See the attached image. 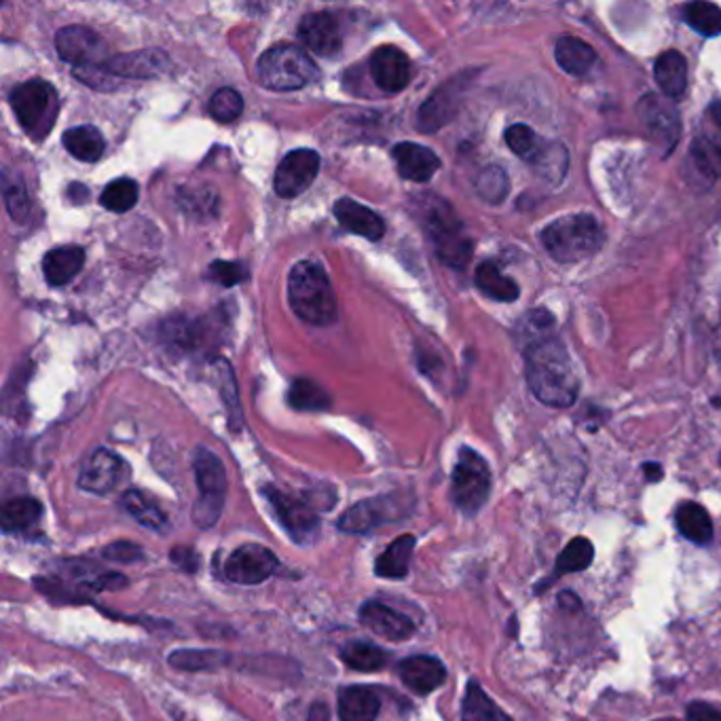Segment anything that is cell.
<instances>
[{"label": "cell", "mask_w": 721, "mask_h": 721, "mask_svg": "<svg viewBox=\"0 0 721 721\" xmlns=\"http://www.w3.org/2000/svg\"><path fill=\"white\" fill-rule=\"evenodd\" d=\"M461 721H512V718L495 705L476 680H470L461 705Z\"/></svg>", "instance_id": "836d02e7"}, {"label": "cell", "mask_w": 721, "mask_h": 721, "mask_svg": "<svg viewBox=\"0 0 721 721\" xmlns=\"http://www.w3.org/2000/svg\"><path fill=\"white\" fill-rule=\"evenodd\" d=\"M637 113L646 127L647 136L664 151H673L682 136V119L678 107L671 100L651 94L642 98Z\"/></svg>", "instance_id": "4fadbf2b"}, {"label": "cell", "mask_w": 721, "mask_h": 721, "mask_svg": "<svg viewBox=\"0 0 721 721\" xmlns=\"http://www.w3.org/2000/svg\"><path fill=\"white\" fill-rule=\"evenodd\" d=\"M107 71L123 78H152L167 71V58L159 51L123 53L107 62Z\"/></svg>", "instance_id": "cb8c5ba5"}, {"label": "cell", "mask_w": 721, "mask_h": 721, "mask_svg": "<svg viewBox=\"0 0 721 721\" xmlns=\"http://www.w3.org/2000/svg\"><path fill=\"white\" fill-rule=\"evenodd\" d=\"M85 265V250L80 246H60L45 254L42 273L49 286H66Z\"/></svg>", "instance_id": "d4e9b609"}, {"label": "cell", "mask_w": 721, "mask_h": 721, "mask_svg": "<svg viewBox=\"0 0 721 721\" xmlns=\"http://www.w3.org/2000/svg\"><path fill=\"white\" fill-rule=\"evenodd\" d=\"M127 577L116 571L100 570L87 559H62L53 575L35 577V588L53 604H83L98 593L116 591Z\"/></svg>", "instance_id": "7a4b0ae2"}, {"label": "cell", "mask_w": 721, "mask_h": 721, "mask_svg": "<svg viewBox=\"0 0 721 721\" xmlns=\"http://www.w3.org/2000/svg\"><path fill=\"white\" fill-rule=\"evenodd\" d=\"M341 660L345 667L360 673H375L387 664V656L381 647L369 642H349L341 647Z\"/></svg>", "instance_id": "74e56055"}, {"label": "cell", "mask_w": 721, "mask_h": 721, "mask_svg": "<svg viewBox=\"0 0 721 721\" xmlns=\"http://www.w3.org/2000/svg\"><path fill=\"white\" fill-rule=\"evenodd\" d=\"M58 55L64 62H71L75 69L85 66H107V45L91 28L69 26L62 28L55 37Z\"/></svg>", "instance_id": "5bb4252c"}, {"label": "cell", "mask_w": 721, "mask_h": 721, "mask_svg": "<svg viewBox=\"0 0 721 721\" xmlns=\"http://www.w3.org/2000/svg\"><path fill=\"white\" fill-rule=\"evenodd\" d=\"M20 125L33 140H45L60 113V98L49 80L30 78L17 85L9 98Z\"/></svg>", "instance_id": "ba28073f"}, {"label": "cell", "mask_w": 721, "mask_h": 721, "mask_svg": "<svg viewBox=\"0 0 721 721\" xmlns=\"http://www.w3.org/2000/svg\"><path fill=\"white\" fill-rule=\"evenodd\" d=\"M508 190H510V181H508V174L504 172V167L499 165H489L485 167L478 178H476V192L483 201L492 203V206H497L501 203L506 197H508Z\"/></svg>", "instance_id": "ee69618b"}, {"label": "cell", "mask_w": 721, "mask_h": 721, "mask_svg": "<svg viewBox=\"0 0 721 721\" xmlns=\"http://www.w3.org/2000/svg\"><path fill=\"white\" fill-rule=\"evenodd\" d=\"M687 720L685 721H721V711L716 709L713 705L709 703H703V700H696L687 707L685 711Z\"/></svg>", "instance_id": "11a10c76"}, {"label": "cell", "mask_w": 721, "mask_h": 721, "mask_svg": "<svg viewBox=\"0 0 721 721\" xmlns=\"http://www.w3.org/2000/svg\"><path fill=\"white\" fill-rule=\"evenodd\" d=\"M595 559V548H593V542L586 539V537H573L570 544L563 548V552L559 555L557 563H555V570L550 573V577L542 580L535 588L537 595H542L548 586H552L559 577H563L565 573H575V571H584L591 568Z\"/></svg>", "instance_id": "4316f807"}, {"label": "cell", "mask_w": 721, "mask_h": 721, "mask_svg": "<svg viewBox=\"0 0 721 721\" xmlns=\"http://www.w3.org/2000/svg\"><path fill=\"white\" fill-rule=\"evenodd\" d=\"M337 698L341 721H375L380 716V696L366 685H347Z\"/></svg>", "instance_id": "484cf974"}, {"label": "cell", "mask_w": 721, "mask_h": 721, "mask_svg": "<svg viewBox=\"0 0 721 721\" xmlns=\"http://www.w3.org/2000/svg\"><path fill=\"white\" fill-rule=\"evenodd\" d=\"M692 159L696 163V167L711 176V178H720L721 176V142L718 138H711L709 134H700L694 142H692Z\"/></svg>", "instance_id": "b9f144b4"}, {"label": "cell", "mask_w": 721, "mask_h": 721, "mask_svg": "<svg viewBox=\"0 0 721 721\" xmlns=\"http://www.w3.org/2000/svg\"><path fill=\"white\" fill-rule=\"evenodd\" d=\"M320 154L309 149L288 152L275 170V192L284 199L299 197L320 174Z\"/></svg>", "instance_id": "9a60e30c"}, {"label": "cell", "mask_w": 721, "mask_h": 721, "mask_svg": "<svg viewBox=\"0 0 721 721\" xmlns=\"http://www.w3.org/2000/svg\"><path fill=\"white\" fill-rule=\"evenodd\" d=\"M604 241V227L591 214H570L542 231V246L559 263L584 261L599 252Z\"/></svg>", "instance_id": "5b68a950"}, {"label": "cell", "mask_w": 721, "mask_h": 721, "mask_svg": "<svg viewBox=\"0 0 721 721\" xmlns=\"http://www.w3.org/2000/svg\"><path fill=\"white\" fill-rule=\"evenodd\" d=\"M552 328H555V318H552L546 309H535V311H530V313L521 320V333H519V339H521L523 349L530 347L533 343L546 339V337H552Z\"/></svg>", "instance_id": "bcb514c9"}, {"label": "cell", "mask_w": 721, "mask_h": 721, "mask_svg": "<svg viewBox=\"0 0 721 721\" xmlns=\"http://www.w3.org/2000/svg\"><path fill=\"white\" fill-rule=\"evenodd\" d=\"M304 721H331V709L326 707V703L318 700L309 707V713H307V720Z\"/></svg>", "instance_id": "9f6ffc18"}, {"label": "cell", "mask_w": 721, "mask_h": 721, "mask_svg": "<svg viewBox=\"0 0 721 721\" xmlns=\"http://www.w3.org/2000/svg\"><path fill=\"white\" fill-rule=\"evenodd\" d=\"M73 71H75V76L78 80H83L85 85H89L94 89L109 91V89H113V83H116L114 80L116 76L111 75L107 71V66H85V69H73Z\"/></svg>", "instance_id": "f5cc1de1"}, {"label": "cell", "mask_w": 721, "mask_h": 721, "mask_svg": "<svg viewBox=\"0 0 721 721\" xmlns=\"http://www.w3.org/2000/svg\"><path fill=\"white\" fill-rule=\"evenodd\" d=\"M402 514L405 512L398 508L396 497H375V499H364L351 506L349 510H345L337 527L349 535H364L385 523L398 521Z\"/></svg>", "instance_id": "2e32d148"}, {"label": "cell", "mask_w": 721, "mask_h": 721, "mask_svg": "<svg viewBox=\"0 0 721 721\" xmlns=\"http://www.w3.org/2000/svg\"><path fill=\"white\" fill-rule=\"evenodd\" d=\"M506 145L517 157H521L523 161H527L532 165L539 159V154L546 147V142L533 132L532 127L523 125V123H517L506 129Z\"/></svg>", "instance_id": "f35d334b"}, {"label": "cell", "mask_w": 721, "mask_h": 721, "mask_svg": "<svg viewBox=\"0 0 721 721\" xmlns=\"http://www.w3.org/2000/svg\"><path fill=\"white\" fill-rule=\"evenodd\" d=\"M654 721H678L675 718H660V720H654Z\"/></svg>", "instance_id": "91938a15"}, {"label": "cell", "mask_w": 721, "mask_h": 721, "mask_svg": "<svg viewBox=\"0 0 721 721\" xmlns=\"http://www.w3.org/2000/svg\"><path fill=\"white\" fill-rule=\"evenodd\" d=\"M102 557L107 561L121 563V565L123 563H136V561L142 559V548L138 544H134V542L121 539V542H113L107 548H102Z\"/></svg>", "instance_id": "f907efd6"}, {"label": "cell", "mask_w": 721, "mask_h": 721, "mask_svg": "<svg viewBox=\"0 0 721 721\" xmlns=\"http://www.w3.org/2000/svg\"><path fill=\"white\" fill-rule=\"evenodd\" d=\"M121 506L132 519H136L147 530L163 532L165 525H167V519H165L163 510L152 501L149 495H145L142 492H136V489L125 492L121 497Z\"/></svg>", "instance_id": "d590c367"}, {"label": "cell", "mask_w": 721, "mask_h": 721, "mask_svg": "<svg viewBox=\"0 0 721 721\" xmlns=\"http://www.w3.org/2000/svg\"><path fill=\"white\" fill-rule=\"evenodd\" d=\"M335 216L343 227L369 241H380L385 235V223L377 212L362 206L360 201L343 197L335 203Z\"/></svg>", "instance_id": "603a6c76"}, {"label": "cell", "mask_w": 721, "mask_h": 721, "mask_svg": "<svg viewBox=\"0 0 721 721\" xmlns=\"http://www.w3.org/2000/svg\"><path fill=\"white\" fill-rule=\"evenodd\" d=\"M288 301L297 318L311 326H328L337 318V299L328 273L315 261H299L288 275Z\"/></svg>", "instance_id": "3957f363"}, {"label": "cell", "mask_w": 721, "mask_h": 721, "mask_svg": "<svg viewBox=\"0 0 721 721\" xmlns=\"http://www.w3.org/2000/svg\"><path fill=\"white\" fill-rule=\"evenodd\" d=\"M525 366L530 389L542 405L565 409L577 400L580 381L565 345L555 335L525 347Z\"/></svg>", "instance_id": "6da1fadb"}, {"label": "cell", "mask_w": 721, "mask_h": 721, "mask_svg": "<svg viewBox=\"0 0 721 721\" xmlns=\"http://www.w3.org/2000/svg\"><path fill=\"white\" fill-rule=\"evenodd\" d=\"M709 114L713 116V121L721 127V102H713L711 109H709Z\"/></svg>", "instance_id": "680465c9"}, {"label": "cell", "mask_w": 721, "mask_h": 721, "mask_svg": "<svg viewBox=\"0 0 721 721\" xmlns=\"http://www.w3.org/2000/svg\"><path fill=\"white\" fill-rule=\"evenodd\" d=\"M221 369H223V398H225V405H227L228 418L233 421V430L235 425L239 427L241 425V409H239V396H237V389H235V380H233V373H231V366H228L225 360L219 362Z\"/></svg>", "instance_id": "681fc988"}, {"label": "cell", "mask_w": 721, "mask_h": 721, "mask_svg": "<svg viewBox=\"0 0 721 721\" xmlns=\"http://www.w3.org/2000/svg\"><path fill=\"white\" fill-rule=\"evenodd\" d=\"M227 654L216 651V649H176L167 662L178 669V671H189V673H197V671H216L221 667L227 664Z\"/></svg>", "instance_id": "8d00e7d4"}, {"label": "cell", "mask_w": 721, "mask_h": 721, "mask_svg": "<svg viewBox=\"0 0 721 721\" xmlns=\"http://www.w3.org/2000/svg\"><path fill=\"white\" fill-rule=\"evenodd\" d=\"M398 675L409 689L425 696L445 684L447 669L434 656H411L398 664Z\"/></svg>", "instance_id": "7402d4cb"}, {"label": "cell", "mask_w": 721, "mask_h": 721, "mask_svg": "<svg viewBox=\"0 0 721 721\" xmlns=\"http://www.w3.org/2000/svg\"><path fill=\"white\" fill-rule=\"evenodd\" d=\"M121 470H123V463L113 451L96 449L91 456L85 459V463L80 468L78 487L87 494H111L121 483Z\"/></svg>", "instance_id": "ac0fdd59"}, {"label": "cell", "mask_w": 721, "mask_h": 721, "mask_svg": "<svg viewBox=\"0 0 721 721\" xmlns=\"http://www.w3.org/2000/svg\"><path fill=\"white\" fill-rule=\"evenodd\" d=\"M568 163H570V157H568V151L557 145V142H546L544 151L539 154V159L533 163L537 167V172L546 178V181H552V183H561L565 172H568Z\"/></svg>", "instance_id": "f6af8a7d"}, {"label": "cell", "mask_w": 721, "mask_h": 721, "mask_svg": "<svg viewBox=\"0 0 721 721\" xmlns=\"http://www.w3.org/2000/svg\"><path fill=\"white\" fill-rule=\"evenodd\" d=\"M555 58H557V64L568 75L573 76L586 75L597 62L595 49L588 42L575 37L559 38L557 47H555Z\"/></svg>", "instance_id": "f546056e"}, {"label": "cell", "mask_w": 721, "mask_h": 721, "mask_svg": "<svg viewBox=\"0 0 721 721\" xmlns=\"http://www.w3.org/2000/svg\"><path fill=\"white\" fill-rule=\"evenodd\" d=\"M257 78L271 91H297L320 78V71L303 47L277 42L257 62Z\"/></svg>", "instance_id": "8992f818"}, {"label": "cell", "mask_w": 721, "mask_h": 721, "mask_svg": "<svg viewBox=\"0 0 721 721\" xmlns=\"http://www.w3.org/2000/svg\"><path fill=\"white\" fill-rule=\"evenodd\" d=\"M279 568L277 557L263 544H241L225 561V577L233 584L257 586L269 580Z\"/></svg>", "instance_id": "8fae6325"}, {"label": "cell", "mask_w": 721, "mask_h": 721, "mask_svg": "<svg viewBox=\"0 0 721 721\" xmlns=\"http://www.w3.org/2000/svg\"><path fill=\"white\" fill-rule=\"evenodd\" d=\"M476 73H461L456 78H451L449 83H445L443 87H438L427 100L425 104L419 109L418 127L421 132H438L440 127H445L449 121H453V116L459 113L465 89L470 87V80Z\"/></svg>", "instance_id": "7c38bea8"}, {"label": "cell", "mask_w": 721, "mask_h": 721, "mask_svg": "<svg viewBox=\"0 0 721 721\" xmlns=\"http://www.w3.org/2000/svg\"><path fill=\"white\" fill-rule=\"evenodd\" d=\"M138 197H140V190L132 178H119L104 189L102 197H100V203L109 212L123 214V212H129L138 203Z\"/></svg>", "instance_id": "7bdbcfd3"}, {"label": "cell", "mask_w": 721, "mask_h": 721, "mask_svg": "<svg viewBox=\"0 0 721 721\" xmlns=\"http://www.w3.org/2000/svg\"><path fill=\"white\" fill-rule=\"evenodd\" d=\"M476 286L483 295H487L489 299L499 301V303H514L521 295L519 286L499 271V266L487 261L476 269Z\"/></svg>", "instance_id": "e575fe53"}, {"label": "cell", "mask_w": 721, "mask_h": 721, "mask_svg": "<svg viewBox=\"0 0 721 721\" xmlns=\"http://www.w3.org/2000/svg\"><path fill=\"white\" fill-rule=\"evenodd\" d=\"M62 142H64L66 151L85 163H96L107 149L102 132L94 125H78V127L66 129Z\"/></svg>", "instance_id": "1f68e13d"}, {"label": "cell", "mask_w": 721, "mask_h": 721, "mask_svg": "<svg viewBox=\"0 0 721 721\" xmlns=\"http://www.w3.org/2000/svg\"><path fill=\"white\" fill-rule=\"evenodd\" d=\"M299 38L307 51L320 58H335L341 51V26L328 11L304 15L299 24Z\"/></svg>", "instance_id": "e0dca14e"}, {"label": "cell", "mask_w": 721, "mask_h": 721, "mask_svg": "<svg viewBox=\"0 0 721 721\" xmlns=\"http://www.w3.org/2000/svg\"><path fill=\"white\" fill-rule=\"evenodd\" d=\"M210 279H214L216 284L225 286V288H231V286H237L241 284L246 277H248V271L246 266L241 263H228V261H216L210 265V271H208Z\"/></svg>", "instance_id": "c3c4849f"}, {"label": "cell", "mask_w": 721, "mask_h": 721, "mask_svg": "<svg viewBox=\"0 0 721 721\" xmlns=\"http://www.w3.org/2000/svg\"><path fill=\"white\" fill-rule=\"evenodd\" d=\"M394 161L398 165V172L402 178L425 185L434 178V174L440 170V159L438 154L421 147L415 142H400L394 147Z\"/></svg>", "instance_id": "44dd1931"}, {"label": "cell", "mask_w": 721, "mask_h": 721, "mask_svg": "<svg viewBox=\"0 0 721 721\" xmlns=\"http://www.w3.org/2000/svg\"><path fill=\"white\" fill-rule=\"evenodd\" d=\"M197 501L192 506V521L199 530H210L219 523L227 499V472L219 457L199 447L192 457Z\"/></svg>", "instance_id": "52a82bcc"}, {"label": "cell", "mask_w": 721, "mask_h": 721, "mask_svg": "<svg viewBox=\"0 0 721 721\" xmlns=\"http://www.w3.org/2000/svg\"><path fill=\"white\" fill-rule=\"evenodd\" d=\"M4 199H7V208H9V214L13 216V221L22 223L30 212V199L26 195L24 185H9L4 189Z\"/></svg>", "instance_id": "816d5d0a"}, {"label": "cell", "mask_w": 721, "mask_h": 721, "mask_svg": "<svg viewBox=\"0 0 721 721\" xmlns=\"http://www.w3.org/2000/svg\"><path fill=\"white\" fill-rule=\"evenodd\" d=\"M654 76L662 94L671 98H682L687 87V62L680 51L662 53L654 64Z\"/></svg>", "instance_id": "f1b7e54d"}, {"label": "cell", "mask_w": 721, "mask_h": 721, "mask_svg": "<svg viewBox=\"0 0 721 721\" xmlns=\"http://www.w3.org/2000/svg\"><path fill=\"white\" fill-rule=\"evenodd\" d=\"M371 75L375 85L387 91V94H398L407 89L411 83V60L405 51L398 47H380L373 58H371Z\"/></svg>", "instance_id": "d6986e66"}, {"label": "cell", "mask_w": 721, "mask_h": 721, "mask_svg": "<svg viewBox=\"0 0 721 721\" xmlns=\"http://www.w3.org/2000/svg\"><path fill=\"white\" fill-rule=\"evenodd\" d=\"M360 622L369 631H373L375 635L389 639V642H405V639L413 637V633L418 629L409 616H405L381 601H366L360 608Z\"/></svg>", "instance_id": "ffe728a7"}, {"label": "cell", "mask_w": 721, "mask_h": 721, "mask_svg": "<svg viewBox=\"0 0 721 721\" xmlns=\"http://www.w3.org/2000/svg\"><path fill=\"white\" fill-rule=\"evenodd\" d=\"M263 495H265L266 504L273 510L275 519L279 521V525L297 544H307L313 539V535L320 527V517L311 508V504H307L299 497L284 494L275 487H265Z\"/></svg>", "instance_id": "30bf717a"}, {"label": "cell", "mask_w": 721, "mask_h": 721, "mask_svg": "<svg viewBox=\"0 0 721 721\" xmlns=\"http://www.w3.org/2000/svg\"><path fill=\"white\" fill-rule=\"evenodd\" d=\"M288 400L299 411H326L331 407L328 394L311 380L295 381Z\"/></svg>", "instance_id": "60d3db41"}, {"label": "cell", "mask_w": 721, "mask_h": 721, "mask_svg": "<svg viewBox=\"0 0 721 721\" xmlns=\"http://www.w3.org/2000/svg\"><path fill=\"white\" fill-rule=\"evenodd\" d=\"M685 22L703 37L721 35V9L713 2H692L685 7Z\"/></svg>", "instance_id": "ab89813d"}, {"label": "cell", "mask_w": 721, "mask_h": 721, "mask_svg": "<svg viewBox=\"0 0 721 721\" xmlns=\"http://www.w3.org/2000/svg\"><path fill=\"white\" fill-rule=\"evenodd\" d=\"M418 546L415 535H400L396 537L375 561V573L380 577H387V580H402L409 575L411 570V559H413V550Z\"/></svg>", "instance_id": "83f0119b"}, {"label": "cell", "mask_w": 721, "mask_h": 721, "mask_svg": "<svg viewBox=\"0 0 721 721\" xmlns=\"http://www.w3.org/2000/svg\"><path fill=\"white\" fill-rule=\"evenodd\" d=\"M418 199L421 225L434 241L438 259L445 265L463 269L472 257V241L468 239L453 208L445 199L430 192L421 195Z\"/></svg>", "instance_id": "277c9868"}, {"label": "cell", "mask_w": 721, "mask_h": 721, "mask_svg": "<svg viewBox=\"0 0 721 721\" xmlns=\"http://www.w3.org/2000/svg\"><path fill=\"white\" fill-rule=\"evenodd\" d=\"M170 561L178 570L187 571V573H195L197 568H199V557H197V552L192 548H189V546H176V548H172Z\"/></svg>", "instance_id": "db71d44e"}, {"label": "cell", "mask_w": 721, "mask_h": 721, "mask_svg": "<svg viewBox=\"0 0 721 721\" xmlns=\"http://www.w3.org/2000/svg\"><path fill=\"white\" fill-rule=\"evenodd\" d=\"M208 113L221 123H231L244 113V98H241L239 91H235L231 87H223L210 98Z\"/></svg>", "instance_id": "7dc6e473"}, {"label": "cell", "mask_w": 721, "mask_h": 721, "mask_svg": "<svg viewBox=\"0 0 721 721\" xmlns=\"http://www.w3.org/2000/svg\"><path fill=\"white\" fill-rule=\"evenodd\" d=\"M675 523L678 530L684 535L685 539L698 544V546H707L713 539V521L709 517V512L696 504V501H685L678 508L675 514Z\"/></svg>", "instance_id": "4dcf8cb0"}, {"label": "cell", "mask_w": 721, "mask_h": 721, "mask_svg": "<svg viewBox=\"0 0 721 721\" xmlns=\"http://www.w3.org/2000/svg\"><path fill=\"white\" fill-rule=\"evenodd\" d=\"M492 494L489 463L474 449L463 447L457 457L451 476V497L459 512L476 517Z\"/></svg>", "instance_id": "9c48e42d"}, {"label": "cell", "mask_w": 721, "mask_h": 721, "mask_svg": "<svg viewBox=\"0 0 721 721\" xmlns=\"http://www.w3.org/2000/svg\"><path fill=\"white\" fill-rule=\"evenodd\" d=\"M644 472H646V478L649 483H658L662 478V468L658 463H646Z\"/></svg>", "instance_id": "6f0895ef"}, {"label": "cell", "mask_w": 721, "mask_h": 721, "mask_svg": "<svg viewBox=\"0 0 721 721\" xmlns=\"http://www.w3.org/2000/svg\"><path fill=\"white\" fill-rule=\"evenodd\" d=\"M42 517V504L35 497H15L2 506L0 523L4 533L28 532Z\"/></svg>", "instance_id": "d6a6232c"}]
</instances>
